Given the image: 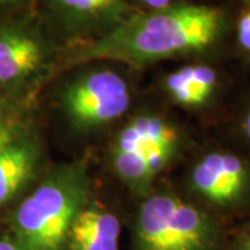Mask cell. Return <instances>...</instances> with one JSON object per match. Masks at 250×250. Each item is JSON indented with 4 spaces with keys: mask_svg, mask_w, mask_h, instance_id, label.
Masks as SVG:
<instances>
[{
    "mask_svg": "<svg viewBox=\"0 0 250 250\" xmlns=\"http://www.w3.org/2000/svg\"><path fill=\"white\" fill-rule=\"evenodd\" d=\"M225 28L223 10L207 4H178L131 14L80 49L72 64L114 60L143 65L178 54L205 50Z\"/></svg>",
    "mask_w": 250,
    "mask_h": 250,
    "instance_id": "1",
    "label": "cell"
},
{
    "mask_svg": "<svg viewBox=\"0 0 250 250\" xmlns=\"http://www.w3.org/2000/svg\"><path fill=\"white\" fill-rule=\"evenodd\" d=\"M82 166L52 171L13 214L16 241L25 250H62L82 208L86 177Z\"/></svg>",
    "mask_w": 250,
    "mask_h": 250,
    "instance_id": "2",
    "label": "cell"
},
{
    "mask_svg": "<svg viewBox=\"0 0 250 250\" xmlns=\"http://www.w3.org/2000/svg\"><path fill=\"white\" fill-rule=\"evenodd\" d=\"M142 250H206L211 227L196 207L168 195L149 197L136 224Z\"/></svg>",
    "mask_w": 250,
    "mask_h": 250,
    "instance_id": "3",
    "label": "cell"
},
{
    "mask_svg": "<svg viewBox=\"0 0 250 250\" xmlns=\"http://www.w3.org/2000/svg\"><path fill=\"white\" fill-rule=\"evenodd\" d=\"M49 45L29 18L0 21V95H32L49 62Z\"/></svg>",
    "mask_w": 250,
    "mask_h": 250,
    "instance_id": "4",
    "label": "cell"
},
{
    "mask_svg": "<svg viewBox=\"0 0 250 250\" xmlns=\"http://www.w3.org/2000/svg\"><path fill=\"white\" fill-rule=\"evenodd\" d=\"M131 95L123 77L111 70H98L67 86L62 108L81 131L95 129L121 117L129 107Z\"/></svg>",
    "mask_w": 250,
    "mask_h": 250,
    "instance_id": "5",
    "label": "cell"
},
{
    "mask_svg": "<svg viewBox=\"0 0 250 250\" xmlns=\"http://www.w3.org/2000/svg\"><path fill=\"white\" fill-rule=\"evenodd\" d=\"M249 181L245 163L229 153H210L192 170V185L208 202L228 206L238 202Z\"/></svg>",
    "mask_w": 250,
    "mask_h": 250,
    "instance_id": "6",
    "label": "cell"
},
{
    "mask_svg": "<svg viewBox=\"0 0 250 250\" xmlns=\"http://www.w3.org/2000/svg\"><path fill=\"white\" fill-rule=\"evenodd\" d=\"M117 141L142 153L152 175L156 177L177 150L179 136L172 125L159 117L139 116L125 125Z\"/></svg>",
    "mask_w": 250,
    "mask_h": 250,
    "instance_id": "7",
    "label": "cell"
},
{
    "mask_svg": "<svg viewBox=\"0 0 250 250\" xmlns=\"http://www.w3.org/2000/svg\"><path fill=\"white\" fill-rule=\"evenodd\" d=\"M47 7L70 31L102 34L131 16L124 0H46ZM100 34V35H102Z\"/></svg>",
    "mask_w": 250,
    "mask_h": 250,
    "instance_id": "8",
    "label": "cell"
},
{
    "mask_svg": "<svg viewBox=\"0 0 250 250\" xmlns=\"http://www.w3.org/2000/svg\"><path fill=\"white\" fill-rule=\"evenodd\" d=\"M42 149L32 129L0 149V207L10 203L35 178Z\"/></svg>",
    "mask_w": 250,
    "mask_h": 250,
    "instance_id": "9",
    "label": "cell"
},
{
    "mask_svg": "<svg viewBox=\"0 0 250 250\" xmlns=\"http://www.w3.org/2000/svg\"><path fill=\"white\" fill-rule=\"evenodd\" d=\"M120 220L99 207L81 208L68 233L70 250H118Z\"/></svg>",
    "mask_w": 250,
    "mask_h": 250,
    "instance_id": "10",
    "label": "cell"
},
{
    "mask_svg": "<svg viewBox=\"0 0 250 250\" xmlns=\"http://www.w3.org/2000/svg\"><path fill=\"white\" fill-rule=\"evenodd\" d=\"M217 74L207 65H188L168 75L166 86L175 102L184 106L199 107L213 95Z\"/></svg>",
    "mask_w": 250,
    "mask_h": 250,
    "instance_id": "11",
    "label": "cell"
},
{
    "mask_svg": "<svg viewBox=\"0 0 250 250\" xmlns=\"http://www.w3.org/2000/svg\"><path fill=\"white\" fill-rule=\"evenodd\" d=\"M32 95H0V149L29 132Z\"/></svg>",
    "mask_w": 250,
    "mask_h": 250,
    "instance_id": "12",
    "label": "cell"
},
{
    "mask_svg": "<svg viewBox=\"0 0 250 250\" xmlns=\"http://www.w3.org/2000/svg\"><path fill=\"white\" fill-rule=\"evenodd\" d=\"M236 36H238V42L239 45L250 52V3L249 7L245 10V13L242 14L239 21H238V27H236Z\"/></svg>",
    "mask_w": 250,
    "mask_h": 250,
    "instance_id": "13",
    "label": "cell"
},
{
    "mask_svg": "<svg viewBox=\"0 0 250 250\" xmlns=\"http://www.w3.org/2000/svg\"><path fill=\"white\" fill-rule=\"evenodd\" d=\"M145 6H147L149 9H163V7H167L170 6L174 0H141Z\"/></svg>",
    "mask_w": 250,
    "mask_h": 250,
    "instance_id": "14",
    "label": "cell"
},
{
    "mask_svg": "<svg viewBox=\"0 0 250 250\" xmlns=\"http://www.w3.org/2000/svg\"><path fill=\"white\" fill-rule=\"evenodd\" d=\"M0 250H25L17 241L0 239Z\"/></svg>",
    "mask_w": 250,
    "mask_h": 250,
    "instance_id": "15",
    "label": "cell"
},
{
    "mask_svg": "<svg viewBox=\"0 0 250 250\" xmlns=\"http://www.w3.org/2000/svg\"><path fill=\"white\" fill-rule=\"evenodd\" d=\"M235 250H250V235H248L243 239H241L239 243L236 245Z\"/></svg>",
    "mask_w": 250,
    "mask_h": 250,
    "instance_id": "16",
    "label": "cell"
},
{
    "mask_svg": "<svg viewBox=\"0 0 250 250\" xmlns=\"http://www.w3.org/2000/svg\"><path fill=\"white\" fill-rule=\"evenodd\" d=\"M22 0H0V9H7L11 6H16Z\"/></svg>",
    "mask_w": 250,
    "mask_h": 250,
    "instance_id": "17",
    "label": "cell"
}]
</instances>
